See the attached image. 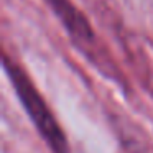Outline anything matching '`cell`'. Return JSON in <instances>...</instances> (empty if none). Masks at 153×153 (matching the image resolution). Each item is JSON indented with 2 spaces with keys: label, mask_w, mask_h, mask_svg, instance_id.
I'll list each match as a JSON object with an SVG mask.
<instances>
[{
  "label": "cell",
  "mask_w": 153,
  "mask_h": 153,
  "mask_svg": "<svg viewBox=\"0 0 153 153\" xmlns=\"http://www.w3.org/2000/svg\"><path fill=\"white\" fill-rule=\"evenodd\" d=\"M4 69L10 79L12 86H13L15 92H17L18 99H20L22 105L25 107L31 122L35 123L41 137L46 140L50 148L54 153H68L66 137H64L63 130L59 128V123L56 122L45 99L38 92L35 84L31 82L30 76L7 53H4Z\"/></svg>",
  "instance_id": "6da1fadb"
},
{
  "label": "cell",
  "mask_w": 153,
  "mask_h": 153,
  "mask_svg": "<svg viewBox=\"0 0 153 153\" xmlns=\"http://www.w3.org/2000/svg\"><path fill=\"white\" fill-rule=\"evenodd\" d=\"M46 4L63 23L64 30L73 38V41H76L84 51L89 53L91 48L96 45V33L82 12L71 0H46Z\"/></svg>",
  "instance_id": "7a4b0ae2"
}]
</instances>
